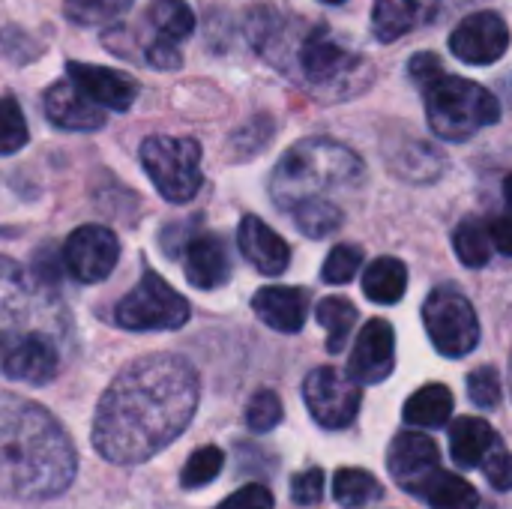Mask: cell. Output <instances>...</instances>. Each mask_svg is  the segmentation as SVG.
<instances>
[{"label":"cell","instance_id":"cell-3","mask_svg":"<svg viewBox=\"0 0 512 509\" xmlns=\"http://www.w3.org/2000/svg\"><path fill=\"white\" fill-rule=\"evenodd\" d=\"M363 180V162L354 150L330 138L297 141L270 177V195L282 210L306 201H330L327 192L351 189Z\"/></svg>","mask_w":512,"mask_h":509},{"label":"cell","instance_id":"cell-5","mask_svg":"<svg viewBox=\"0 0 512 509\" xmlns=\"http://www.w3.org/2000/svg\"><path fill=\"white\" fill-rule=\"evenodd\" d=\"M294 78H300L315 96L333 102L360 93L372 81V66L363 54L330 36L327 27H312L297 42Z\"/></svg>","mask_w":512,"mask_h":509},{"label":"cell","instance_id":"cell-18","mask_svg":"<svg viewBox=\"0 0 512 509\" xmlns=\"http://www.w3.org/2000/svg\"><path fill=\"white\" fill-rule=\"evenodd\" d=\"M237 243L243 258L264 276H279L288 270L291 264V249L288 243L270 228L264 225L258 216H246L237 228Z\"/></svg>","mask_w":512,"mask_h":509},{"label":"cell","instance_id":"cell-13","mask_svg":"<svg viewBox=\"0 0 512 509\" xmlns=\"http://www.w3.org/2000/svg\"><path fill=\"white\" fill-rule=\"evenodd\" d=\"M438 462H441V453H438V447H435V441L429 435L402 432L390 444L387 468H390L393 480L399 483V489H405L411 495H423V489L441 471Z\"/></svg>","mask_w":512,"mask_h":509},{"label":"cell","instance_id":"cell-11","mask_svg":"<svg viewBox=\"0 0 512 509\" xmlns=\"http://www.w3.org/2000/svg\"><path fill=\"white\" fill-rule=\"evenodd\" d=\"M117 258H120V243L114 231H108L105 225H81L69 234L63 246V270L84 285L111 276Z\"/></svg>","mask_w":512,"mask_h":509},{"label":"cell","instance_id":"cell-40","mask_svg":"<svg viewBox=\"0 0 512 509\" xmlns=\"http://www.w3.org/2000/svg\"><path fill=\"white\" fill-rule=\"evenodd\" d=\"M273 492L261 483H249L243 489H237L234 495H228L216 509H273Z\"/></svg>","mask_w":512,"mask_h":509},{"label":"cell","instance_id":"cell-35","mask_svg":"<svg viewBox=\"0 0 512 509\" xmlns=\"http://www.w3.org/2000/svg\"><path fill=\"white\" fill-rule=\"evenodd\" d=\"M246 423L258 435L276 429L282 423V399L273 390H258L246 405Z\"/></svg>","mask_w":512,"mask_h":509},{"label":"cell","instance_id":"cell-21","mask_svg":"<svg viewBox=\"0 0 512 509\" xmlns=\"http://www.w3.org/2000/svg\"><path fill=\"white\" fill-rule=\"evenodd\" d=\"M501 438L480 417H462L450 429V456L462 468H480Z\"/></svg>","mask_w":512,"mask_h":509},{"label":"cell","instance_id":"cell-1","mask_svg":"<svg viewBox=\"0 0 512 509\" xmlns=\"http://www.w3.org/2000/svg\"><path fill=\"white\" fill-rule=\"evenodd\" d=\"M198 393L195 369L177 354H150L129 363L99 399L93 447L114 465L153 459L192 423Z\"/></svg>","mask_w":512,"mask_h":509},{"label":"cell","instance_id":"cell-43","mask_svg":"<svg viewBox=\"0 0 512 509\" xmlns=\"http://www.w3.org/2000/svg\"><path fill=\"white\" fill-rule=\"evenodd\" d=\"M321 3H333L336 6V3H345V0H321Z\"/></svg>","mask_w":512,"mask_h":509},{"label":"cell","instance_id":"cell-23","mask_svg":"<svg viewBox=\"0 0 512 509\" xmlns=\"http://www.w3.org/2000/svg\"><path fill=\"white\" fill-rule=\"evenodd\" d=\"M147 21L156 33L153 39L177 48L195 33V15L186 0H153L147 6Z\"/></svg>","mask_w":512,"mask_h":509},{"label":"cell","instance_id":"cell-2","mask_svg":"<svg viewBox=\"0 0 512 509\" xmlns=\"http://www.w3.org/2000/svg\"><path fill=\"white\" fill-rule=\"evenodd\" d=\"M75 447L63 426L36 402L0 393V495L45 501L75 480Z\"/></svg>","mask_w":512,"mask_h":509},{"label":"cell","instance_id":"cell-10","mask_svg":"<svg viewBox=\"0 0 512 509\" xmlns=\"http://www.w3.org/2000/svg\"><path fill=\"white\" fill-rule=\"evenodd\" d=\"M303 399L312 414V420L324 429H345L354 423L360 402H363V387L348 375L333 366H321L309 372L303 384Z\"/></svg>","mask_w":512,"mask_h":509},{"label":"cell","instance_id":"cell-38","mask_svg":"<svg viewBox=\"0 0 512 509\" xmlns=\"http://www.w3.org/2000/svg\"><path fill=\"white\" fill-rule=\"evenodd\" d=\"M321 498H324V471L321 468H309L291 480V501L297 507H315V504H321Z\"/></svg>","mask_w":512,"mask_h":509},{"label":"cell","instance_id":"cell-39","mask_svg":"<svg viewBox=\"0 0 512 509\" xmlns=\"http://www.w3.org/2000/svg\"><path fill=\"white\" fill-rule=\"evenodd\" d=\"M483 474L489 477V483L498 489V492H510L512 489V456L510 450L504 447V441L495 444V450L486 456V462L480 465Z\"/></svg>","mask_w":512,"mask_h":509},{"label":"cell","instance_id":"cell-42","mask_svg":"<svg viewBox=\"0 0 512 509\" xmlns=\"http://www.w3.org/2000/svg\"><path fill=\"white\" fill-rule=\"evenodd\" d=\"M504 195H507V201L512 204V174L504 180Z\"/></svg>","mask_w":512,"mask_h":509},{"label":"cell","instance_id":"cell-36","mask_svg":"<svg viewBox=\"0 0 512 509\" xmlns=\"http://www.w3.org/2000/svg\"><path fill=\"white\" fill-rule=\"evenodd\" d=\"M45 51L39 39H33L27 30L18 27H0V60H15V63H30Z\"/></svg>","mask_w":512,"mask_h":509},{"label":"cell","instance_id":"cell-25","mask_svg":"<svg viewBox=\"0 0 512 509\" xmlns=\"http://www.w3.org/2000/svg\"><path fill=\"white\" fill-rule=\"evenodd\" d=\"M423 18V0H375L372 33L381 42H393L414 30Z\"/></svg>","mask_w":512,"mask_h":509},{"label":"cell","instance_id":"cell-4","mask_svg":"<svg viewBox=\"0 0 512 509\" xmlns=\"http://www.w3.org/2000/svg\"><path fill=\"white\" fill-rule=\"evenodd\" d=\"M420 90H423L429 126L444 141H468L480 129L501 120L498 99L477 81L438 69L435 75L420 81Z\"/></svg>","mask_w":512,"mask_h":509},{"label":"cell","instance_id":"cell-33","mask_svg":"<svg viewBox=\"0 0 512 509\" xmlns=\"http://www.w3.org/2000/svg\"><path fill=\"white\" fill-rule=\"evenodd\" d=\"M360 267H363V249L354 246V243H339L327 255V261L321 267V276H324L327 285H348L357 276Z\"/></svg>","mask_w":512,"mask_h":509},{"label":"cell","instance_id":"cell-29","mask_svg":"<svg viewBox=\"0 0 512 509\" xmlns=\"http://www.w3.org/2000/svg\"><path fill=\"white\" fill-rule=\"evenodd\" d=\"M453 249L465 267H474V270L486 267L492 258V249H495L492 237H489V225H483L477 219H465L453 234Z\"/></svg>","mask_w":512,"mask_h":509},{"label":"cell","instance_id":"cell-12","mask_svg":"<svg viewBox=\"0 0 512 509\" xmlns=\"http://www.w3.org/2000/svg\"><path fill=\"white\" fill-rule=\"evenodd\" d=\"M507 48L510 27L498 12H474L450 36V51L471 66H489L501 60Z\"/></svg>","mask_w":512,"mask_h":509},{"label":"cell","instance_id":"cell-27","mask_svg":"<svg viewBox=\"0 0 512 509\" xmlns=\"http://www.w3.org/2000/svg\"><path fill=\"white\" fill-rule=\"evenodd\" d=\"M318 324L327 330V351L342 354L357 324V306L345 297H324L318 303Z\"/></svg>","mask_w":512,"mask_h":509},{"label":"cell","instance_id":"cell-14","mask_svg":"<svg viewBox=\"0 0 512 509\" xmlns=\"http://www.w3.org/2000/svg\"><path fill=\"white\" fill-rule=\"evenodd\" d=\"M396 369V333L387 321L375 318L369 321L351 351L348 360V375L360 384V387H372L381 384L393 375Z\"/></svg>","mask_w":512,"mask_h":509},{"label":"cell","instance_id":"cell-26","mask_svg":"<svg viewBox=\"0 0 512 509\" xmlns=\"http://www.w3.org/2000/svg\"><path fill=\"white\" fill-rule=\"evenodd\" d=\"M432 509H477L480 507V495L477 489L462 480L459 474H450V471H438L435 480L423 489L420 495Z\"/></svg>","mask_w":512,"mask_h":509},{"label":"cell","instance_id":"cell-8","mask_svg":"<svg viewBox=\"0 0 512 509\" xmlns=\"http://www.w3.org/2000/svg\"><path fill=\"white\" fill-rule=\"evenodd\" d=\"M114 321L123 330H177L189 321V303L153 270L114 306Z\"/></svg>","mask_w":512,"mask_h":509},{"label":"cell","instance_id":"cell-16","mask_svg":"<svg viewBox=\"0 0 512 509\" xmlns=\"http://www.w3.org/2000/svg\"><path fill=\"white\" fill-rule=\"evenodd\" d=\"M42 111L57 129H69V132H93L105 126V111L96 102H90L69 78L54 81L45 90Z\"/></svg>","mask_w":512,"mask_h":509},{"label":"cell","instance_id":"cell-31","mask_svg":"<svg viewBox=\"0 0 512 509\" xmlns=\"http://www.w3.org/2000/svg\"><path fill=\"white\" fill-rule=\"evenodd\" d=\"M291 219L306 237H327L342 225L345 216L333 201H306L291 210Z\"/></svg>","mask_w":512,"mask_h":509},{"label":"cell","instance_id":"cell-34","mask_svg":"<svg viewBox=\"0 0 512 509\" xmlns=\"http://www.w3.org/2000/svg\"><path fill=\"white\" fill-rule=\"evenodd\" d=\"M27 138H30V132H27V120H24L18 102L3 96L0 99V153L3 156L18 153L27 144Z\"/></svg>","mask_w":512,"mask_h":509},{"label":"cell","instance_id":"cell-30","mask_svg":"<svg viewBox=\"0 0 512 509\" xmlns=\"http://www.w3.org/2000/svg\"><path fill=\"white\" fill-rule=\"evenodd\" d=\"M132 3L135 0H63V12L81 27H102L126 15Z\"/></svg>","mask_w":512,"mask_h":509},{"label":"cell","instance_id":"cell-28","mask_svg":"<svg viewBox=\"0 0 512 509\" xmlns=\"http://www.w3.org/2000/svg\"><path fill=\"white\" fill-rule=\"evenodd\" d=\"M333 498L339 501V507L360 509L381 498V486L363 468H342L333 480Z\"/></svg>","mask_w":512,"mask_h":509},{"label":"cell","instance_id":"cell-24","mask_svg":"<svg viewBox=\"0 0 512 509\" xmlns=\"http://www.w3.org/2000/svg\"><path fill=\"white\" fill-rule=\"evenodd\" d=\"M453 414V393L444 384H429L405 402V423L417 429H441Z\"/></svg>","mask_w":512,"mask_h":509},{"label":"cell","instance_id":"cell-22","mask_svg":"<svg viewBox=\"0 0 512 509\" xmlns=\"http://www.w3.org/2000/svg\"><path fill=\"white\" fill-rule=\"evenodd\" d=\"M408 288V267L399 258H375L363 273V294L372 303L393 306L405 297Z\"/></svg>","mask_w":512,"mask_h":509},{"label":"cell","instance_id":"cell-44","mask_svg":"<svg viewBox=\"0 0 512 509\" xmlns=\"http://www.w3.org/2000/svg\"><path fill=\"white\" fill-rule=\"evenodd\" d=\"M510 378H512V366H510Z\"/></svg>","mask_w":512,"mask_h":509},{"label":"cell","instance_id":"cell-15","mask_svg":"<svg viewBox=\"0 0 512 509\" xmlns=\"http://www.w3.org/2000/svg\"><path fill=\"white\" fill-rule=\"evenodd\" d=\"M66 78L99 108L108 111H129L138 99V81L120 69L111 66H93V63H78L69 60L66 63Z\"/></svg>","mask_w":512,"mask_h":509},{"label":"cell","instance_id":"cell-41","mask_svg":"<svg viewBox=\"0 0 512 509\" xmlns=\"http://www.w3.org/2000/svg\"><path fill=\"white\" fill-rule=\"evenodd\" d=\"M489 237H492V246H495L501 255H510L512 258V213L495 216V219L489 222Z\"/></svg>","mask_w":512,"mask_h":509},{"label":"cell","instance_id":"cell-20","mask_svg":"<svg viewBox=\"0 0 512 509\" xmlns=\"http://www.w3.org/2000/svg\"><path fill=\"white\" fill-rule=\"evenodd\" d=\"M252 309L276 333H300L309 312V294L303 288L267 285L252 297Z\"/></svg>","mask_w":512,"mask_h":509},{"label":"cell","instance_id":"cell-37","mask_svg":"<svg viewBox=\"0 0 512 509\" xmlns=\"http://www.w3.org/2000/svg\"><path fill=\"white\" fill-rule=\"evenodd\" d=\"M468 396L477 408H495L501 402V375L492 366H483L471 372L468 378Z\"/></svg>","mask_w":512,"mask_h":509},{"label":"cell","instance_id":"cell-17","mask_svg":"<svg viewBox=\"0 0 512 509\" xmlns=\"http://www.w3.org/2000/svg\"><path fill=\"white\" fill-rule=\"evenodd\" d=\"M3 375L21 384H48L54 381L57 369H60V354L54 348V342L48 336H27L9 348H3V363H0Z\"/></svg>","mask_w":512,"mask_h":509},{"label":"cell","instance_id":"cell-7","mask_svg":"<svg viewBox=\"0 0 512 509\" xmlns=\"http://www.w3.org/2000/svg\"><path fill=\"white\" fill-rule=\"evenodd\" d=\"M141 165L156 192L171 204H186L201 189V144L195 138L150 135L141 144Z\"/></svg>","mask_w":512,"mask_h":509},{"label":"cell","instance_id":"cell-6","mask_svg":"<svg viewBox=\"0 0 512 509\" xmlns=\"http://www.w3.org/2000/svg\"><path fill=\"white\" fill-rule=\"evenodd\" d=\"M60 327L63 309L57 303V291L45 288L18 261L0 255V348Z\"/></svg>","mask_w":512,"mask_h":509},{"label":"cell","instance_id":"cell-32","mask_svg":"<svg viewBox=\"0 0 512 509\" xmlns=\"http://www.w3.org/2000/svg\"><path fill=\"white\" fill-rule=\"evenodd\" d=\"M225 468V453L219 447H201L189 456V462L180 471V486L183 489H204L213 483Z\"/></svg>","mask_w":512,"mask_h":509},{"label":"cell","instance_id":"cell-9","mask_svg":"<svg viewBox=\"0 0 512 509\" xmlns=\"http://www.w3.org/2000/svg\"><path fill=\"white\" fill-rule=\"evenodd\" d=\"M423 324L444 357H468L480 345V318L456 288H435L423 303Z\"/></svg>","mask_w":512,"mask_h":509},{"label":"cell","instance_id":"cell-19","mask_svg":"<svg viewBox=\"0 0 512 509\" xmlns=\"http://www.w3.org/2000/svg\"><path fill=\"white\" fill-rule=\"evenodd\" d=\"M186 279L201 291L222 288L231 279V255L216 234H195L186 240Z\"/></svg>","mask_w":512,"mask_h":509}]
</instances>
